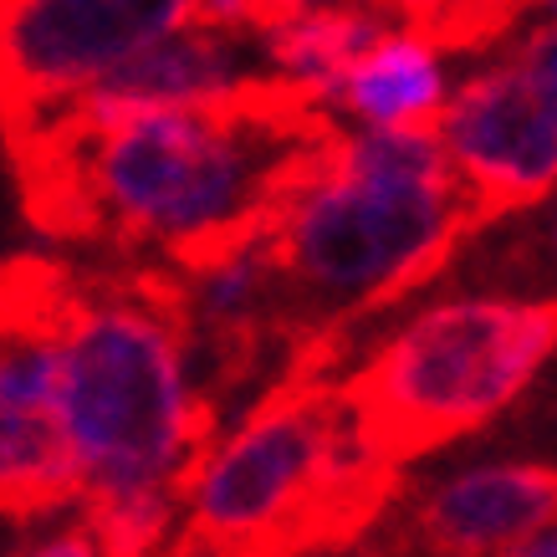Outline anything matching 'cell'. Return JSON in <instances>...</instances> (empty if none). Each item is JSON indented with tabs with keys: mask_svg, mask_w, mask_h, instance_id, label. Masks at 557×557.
<instances>
[{
	"mask_svg": "<svg viewBox=\"0 0 557 557\" xmlns=\"http://www.w3.org/2000/svg\"><path fill=\"white\" fill-rule=\"evenodd\" d=\"M343 134L312 87L267 72L174 108L62 98L0 128V144L41 236L159 251L170 271L200 276L267 236Z\"/></svg>",
	"mask_w": 557,
	"mask_h": 557,
	"instance_id": "1",
	"label": "cell"
},
{
	"mask_svg": "<svg viewBox=\"0 0 557 557\" xmlns=\"http://www.w3.org/2000/svg\"><path fill=\"white\" fill-rule=\"evenodd\" d=\"M481 231L435 134H343L327 170L271 220L261 246L287 292L292 333H354L369 312L399 307L435 282Z\"/></svg>",
	"mask_w": 557,
	"mask_h": 557,
	"instance_id": "2",
	"label": "cell"
},
{
	"mask_svg": "<svg viewBox=\"0 0 557 557\" xmlns=\"http://www.w3.org/2000/svg\"><path fill=\"white\" fill-rule=\"evenodd\" d=\"M57 409L87 496H174L220 440L189 379V292L170 267L83 271Z\"/></svg>",
	"mask_w": 557,
	"mask_h": 557,
	"instance_id": "3",
	"label": "cell"
},
{
	"mask_svg": "<svg viewBox=\"0 0 557 557\" xmlns=\"http://www.w3.org/2000/svg\"><path fill=\"white\" fill-rule=\"evenodd\" d=\"M405 496V475L354 435L333 379H282L210 445L164 557H322L354 547Z\"/></svg>",
	"mask_w": 557,
	"mask_h": 557,
	"instance_id": "4",
	"label": "cell"
},
{
	"mask_svg": "<svg viewBox=\"0 0 557 557\" xmlns=\"http://www.w3.org/2000/svg\"><path fill=\"white\" fill-rule=\"evenodd\" d=\"M557 358L553 297H456L424 307L338 384L358 445L405 466L502 420Z\"/></svg>",
	"mask_w": 557,
	"mask_h": 557,
	"instance_id": "5",
	"label": "cell"
},
{
	"mask_svg": "<svg viewBox=\"0 0 557 557\" xmlns=\"http://www.w3.org/2000/svg\"><path fill=\"white\" fill-rule=\"evenodd\" d=\"M83 307V267L51 256L0 261V517L47 522L83 502L57 384L62 343Z\"/></svg>",
	"mask_w": 557,
	"mask_h": 557,
	"instance_id": "6",
	"label": "cell"
},
{
	"mask_svg": "<svg viewBox=\"0 0 557 557\" xmlns=\"http://www.w3.org/2000/svg\"><path fill=\"white\" fill-rule=\"evenodd\" d=\"M195 0H0V128L180 32Z\"/></svg>",
	"mask_w": 557,
	"mask_h": 557,
	"instance_id": "7",
	"label": "cell"
},
{
	"mask_svg": "<svg viewBox=\"0 0 557 557\" xmlns=\"http://www.w3.org/2000/svg\"><path fill=\"white\" fill-rule=\"evenodd\" d=\"M435 138L471 189L481 231L557 189V119L507 62L475 72L445 98Z\"/></svg>",
	"mask_w": 557,
	"mask_h": 557,
	"instance_id": "8",
	"label": "cell"
},
{
	"mask_svg": "<svg viewBox=\"0 0 557 557\" xmlns=\"http://www.w3.org/2000/svg\"><path fill=\"white\" fill-rule=\"evenodd\" d=\"M547 527H557V460H496L399 496L388 553L502 557Z\"/></svg>",
	"mask_w": 557,
	"mask_h": 557,
	"instance_id": "9",
	"label": "cell"
},
{
	"mask_svg": "<svg viewBox=\"0 0 557 557\" xmlns=\"http://www.w3.org/2000/svg\"><path fill=\"white\" fill-rule=\"evenodd\" d=\"M327 108L354 113L369 134H435L445 113L440 51L409 32H388L333 83Z\"/></svg>",
	"mask_w": 557,
	"mask_h": 557,
	"instance_id": "10",
	"label": "cell"
},
{
	"mask_svg": "<svg viewBox=\"0 0 557 557\" xmlns=\"http://www.w3.org/2000/svg\"><path fill=\"white\" fill-rule=\"evenodd\" d=\"M388 32H399V26L388 16H379L373 5H363V0H338V5H312L302 16L261 32V57H267L271 77L312 87V92L327 102L333 83H338L369 47H379Z\"/></svg>",
	"mask_w": 557,
	"mask_h": 557,
	"instance_id": "11",
	"label": "cell"
},
{
	"mask_svg": "<svg viewBox=\"0 0 557 557\" xmlns=\"http://www.w3.org/2000/svg\"><path fill=\"white\" fill-rule=\"evenodd\" d=\"M507 67L532 87V98L557 119V21L532 32L527 41H517V51L507 57Z\"/></svg>",
	"mask_w": 557,
	"mask_h": 557,
	"instance_id": "12",
	"label": "cell"
},
{
	"mask_svg": "<svg viewBox=\"0 0 557 557\" xmlns=\"http://www.w3.org/2000/svg\"><path fill=\"white\" fill-rule=\"evenodd\" d=\"M11 557H98V542H92L87 522L77 517V522L57 527V532H47V537H36V542H26V547H16Z\"/></svg>",
	"mask_w": 557,
	"mask_h": 557,
	"instance_id": "13",
	"label": "cell"
},
{
	"mask_svg": "<svg viewBox=\"0 0 557 557\" xmlns=\"http://www.w3.org/2000/svg\"><path fill=\"white\" fill-rule=\"evenodd\" d=\"M502 557H557V527H547V532H537V537L517 542V547L502 553Z\"/></svg>",
	"mask_w": 557,
	"mask_h": 557,
	"instance_id": "14",
	"label": "cell"
},
{
	"mask_svg": "<svg viewBox=\"0 0 557 557\" xmlns=\"http://www.w3.org/2000/svg\"><path fill=\"white\" fill-rule=\"evenodd\" d=\"M522 16H557V0H522Z\"/></svg>",
	"mask_w": 557,
	"mask_h": 557,
	"instance_id": "15",
	"label": "cell"
},
{
	"mask_svg": "<svg viewBox=\"0 0 557 557\" xmlns=\"http://www.w3.org/2000/svg\"><path fill=\"white\" fill-rule=\"evenodd\" d=\"M542 246H547V256H553V267H557V205H553V215H547V231H542Z\"/></svg>",
	"mask_w": 557,
	"mask_h": 557,
	"instance_id": "16",
	"label": "cell"
},
{
	"mask_svg": "<svg viewBox=\"0 0 557 557\" xmlns=\"http://www.w3.org/2000/svg\"><path fill=\"white\" fill-rule=\"evenodd\" d=\"M358 557H369V553H358Z\"/></svg>",
	"mask_w": 557,
	"mask_h": 557,
	"instance_id": "17",
	"label": "cell"
}]
</instances>
